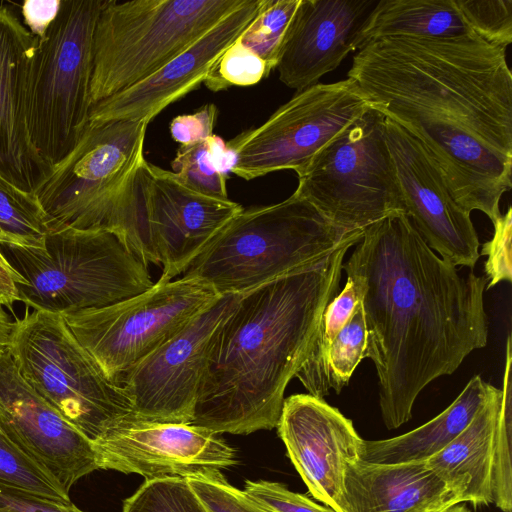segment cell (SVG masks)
<instances>
[{"mask_svg": "<svg viewBox=\"0 0 512 512\" xmlns=\"http://www.w3.org/2000/svg\"><path fill=\"white\" fill-rule=\"evenodd\" d=\"M342 270L363 307L383 422L396 429L430 382L487 344L488 279L439 257L402 211L366 227Z\"/></svg>", "mask_w": 512, "mask_h": 512, "instance_id": "2", "label": "cell"}, {"mask_svg": "<svg viewBox=\"0 0 512 512\" xmlns=\"http://www.w3.org/2000/svg\"><path fill=\"white\" fill-rule=\"evenodd\" d=\"M385 136L403 212L443 260L473 269L480 242L471 213L454 200L440 167L412 135L386 118Z\"/></svg>", "mask_w": 512, "mask_h": 512, "instance_id": "16", "label": "cell"}, {"mask_svg": "<svg viewBox=\"0 0 512 512\" xmlns=\"http://www.w3.org/2000/svg\"><path fill=\"white\" fill-rule=\"evenodd\" d=\"M59 5V0L44 2L26 1L22 7L25 26L27 25L34 35H41L55 17Z\"/></svg>", "mask_w": 512, "mask_h": 512, "instance_id": "41", "label": "cell"}, {"mask_svg": "<svg viewBox=\"0 0 512 512\" xmlns=\"http://www.w3.org/2000/svg\"><path fill=\"white\" fill-rule=\"evenodd\" d=\"M244 493L265 512H335L278 482L248 480Z\"/></svg>", "mask_w": 512, "mask_h": 512, "instance_id": "37", "label": "cell"}, {"mask_svg": "<svg viewBox=\"0 0 512 512\" xmlns=\"http://www.w3.org/2000/svg\"><path fill=\"white\" fill-rule=\"evenodd\" d=\"M0 425L68 493L98 470L93 442L25 381L7 347L0 349Z\"/></svg>", "mask_w": 512, "mask_h": 512, "instance_id": "18", "label": "cell"}, {"mask_svg": "<svg viewBox=\"0 0 512 512\" xmlns=\"http://www.w3.org/2000/svg\"><path fill=\"white\" fill-rule=\"evenodd\" d=\"M12 328L13 322L0 304V349L8 347Z\"/></svg>", "mask_w": 512, "mask_h": 512, "instance_id": "43", "label": "cell"}, {"mask_svg": "<svg viewBox=\"0 0 512 512\" xmlns=\"http://www.w3.org/2000/svg\"><path fill=\"white\" fill-rule=\"evenodd\" d=\"M25 280L19 301L34 310L66 314L102 308L153 286L148 266L114 233L64 227L50 230L43 249L0 244Z\"/></svg>", "mask_w": 512, "mask_h": 512, "instance_id": "6", "label": "cell"}, {"mask_svg": "<svg viewBox=\"0 0 512 512\" xmlns=\"http://www.w3.org/2000/svg\"><path fill=\"white\" fill-rule=\"evenodd\" d=\"M217 117L218 109L216 105L209 103L191 114L179 115L173 118L169 131L172 138L180 146L190 145L213 135Z\"/></svg>", "mask_w": 512, "mask_h": 512, "instance_id": "39", "label": "cell"}, {"mask_svg": "<svg viewBox=\"0 0 512 512\" xmlns=\"http://www.w3.org/2000/svg\"><path fill=\"white\" fill-rule=\"evenodd\" d=\"M0 509L7 512H84L72 502L59 503L1 482Z\"/></svg>", "mask_w": 512, "mask_h": 512, "instance_id": "40", "label": "cell"}, {"mask_svg": "<svg viewBox=\"0 0 512 512\" xmlns=\"http://www.w3.org/2000/svg\"><path fill=\"white\" fill-rule=\"evenodd\" d=\"M506 341L505 370L501 402L497 417L492 464V504L504 512L512 509V345Z\"/></svg>", "mask_w": 512, "mask_h": 512, "instance_id": "30", "label": "cell"}, {"mask_svg": "<svg viewBox=\"0 0 512 512\" xmlns=\"http://www.w3.org/2000/svg\"><path fill=\"white\" fill-rule=\"evenodd\" d=\"M475 34L454 0H380L357 36V49L387 37L453 38Z\"/></svg>", "mask_w": 512, "mask_h": 512, "instance_id": "25", "label": "cell"}, {"mask_svg": "<svg viewBox=\"0 0 512 512\" xmlns=\"http://www.w3.org/2000/svg\"><path fill=\"white\" fill-rule=\"evenodd\" d=\"M35 45L36 36L12 10L0 6V168L32 193L50 171L32 147L25 121L27 76Z\"/></svg>", "mask_w": 512, "mask_h": 512, "instance_id": "21", "label": "cell"}, {"mask_svg": "<svg viewBox=\"0 0 512 512\" xmlns=\"http://www.w3.org/2000/svg\"><path fill=\"white\" fill-rule=\"evenodd\" d=\"M300 0H266L236 43L265 63L277 68L281 52Z\"/></svg>", "mask_w": 512, "mask_h": 512, "instance_id": "29", "label": "cell"}, {"mask_svg": "<svg viewBox=\"0 0 512 512\" xmlns=\"http://www.w3.org/2000/svg\"><path fill=\"white\" fill-rule=\"evenodd\" d=\"M385 121L386 116L371 107L297 175L294 193L346 232L363 231L393 212H403Z\"/></svg>", "mask_w": 512, "mask_h": 512, "instance_id": "10", "label": "cell"}, {"mask_svg": "<svg viewBox=\"0 0 512 512\" xmlns=\"http://www.w3.org/2000/svg\"><path fill=\"white\" fill-rule=\"evenodd\" d=\"M359 302L355 286L347 278L342 291L326 306L309 353L295 375L308 394L324 399L330 393L328 350L337 334L353 316Z\"/></svg>", "mask_w": 512, "mask_h": 512, "instance_id": "26", "label": "cell"}, {"mask_svg": "<svg viewBox=\"0 0 512 512\" xmlns=\"http://www.w3.org/2000/svg\"><path fill=\"white\" fill-rule=\"evenodd\" d=\"M349 512H443L461 503L426 464H378L360 460L345 476Z\"/></svg>", "mask_w": 512, "mask_h": 512, "instance_id": "22", "label": "cell"}, {"mask_svg": "<svg viewBox=\"0 0 512 512\" xmlns=\"http://www.w3.org/2000/svg\"><path fill=\"white\" fill-rule=\"evenodd\" d=\"M24 282L0 250V304L12 310L14 303L19 301L17 285Z\"/></svg>", "mask_w": 512, "mask_h": 512, "instance_id": "42", "label": "cell"}, {"mask_svg": "<svg viewBox=\"0 0 512 512\" xmlns=\"http://www.w3.org/2000/svg\"><path fill=\"white\" fill-rule=\"evenodd\" d=\"M443 512H470L464 503L456 504Z\"/></svg>", "mask_w": 512, "mask_h": 512, "instance_id": "44", "label": "cell"}, {"mask_svg": "<svg viewBox=\"0 0 512 512\" xmlns=\"http://www.w3.org/2000/svg\"><path fill=\"white\" fill-rule=\"evenodd\" d=\"M7 348L25 381L92 442L134 415L123 389L106 377L62 315L33 310L17 319Z\"/></svg>", "mask_w": 512, "mask_h": 512, "instance_id": "9", "label": "cell"}, {"mask_svg": "<svg viewBox=\"0 0 512 512\" xmlns=\"http://www.w3.org/2000/svg\"><path fill=\"white\" fill-rule=\"evenodd\" d=\"M265 1L246 0L153 75L93 105L88 125L111 120L150 122L204 82L218 58L253 21Z\"/></svg>", "mask_w": 512, "mask_h": 512, "instance_id": "19", "label": "cell"}, {"mask_svg": "<svg viewBox=\"0 0 512 512\" xmlns=\"http://www.w3.org/2000/svg\"><path fill=\"white\" fill-rule=\"evenodd\" d=\"M93 446L98 469L139 474L146 480L186 479L236 464L235 451L208 429L134 415L107 429Z\"/></svg>", "mask_w": 512, "mask_h": 512, "instance_id": "15", "label": "cell"}, {"mask_svg": "<svg viewBox=\"0 0 512 512\" xmlns=\"http://www.w3.org/2000/svg\"><path fill=\"white\" fill-rule=\"evenodd\" d=\"M0 482L50 500L69 504V493L22 450L0 425Z\"/></svg>", "mask_w": 512, "mask_h": 512, "instance_id": "31", "label": "cell"}, {"mask_svg": "<svg viewBox=\"0 0 512 512\" xmlns=\"http://www.w3.org/2000/svg\"><path fill=\"white\" fill-rule=\"evenodd\" d=\"M471 30L485 41L507 47L512 42L511 0H454Z\"/></svg>", "mask_w": 512, "mask_h": 512, "instance_id": "34", "label": "cell"}, {"mask_svg": "<svg viewBox=\"0 0 512 512\" xmlns=\"http://www.w3.org/2000/svg\"><path fill=\"white\" fill-rule=\"evenodd\" d=\"M270 70L236 40L218 58L204 80L205 86L222 91L231 86H251L267 78Z\"/></svg>", "mask_w": 512, "mask_h": 512, "instance_id": "35", "label": "cell"}, {"mask_svg": "<svg viewBox=\"0 0 512 512\" xmlns=\"http://www.w3.org/2000/svg\"><path fill=\"white\" fill-rule=\"evenodd\" d=\"M277 429L312 497L335 512H349L346 471L361 460L364 444L352 421L322 398L295 394L284 399Z\"/></svg>", "mask_w": 512, "mask_h": 512, "instance_id": "17", "label": "cell"}, {"mask_svg": "<svg viewBox=\"0 0 512 512\" xmlns=\"http://www.w3.org/2000/svg\"><path fill=\"white\" fill-rule=\"evenodd\" d=\"M351 234L317 264L241 294L220 324L191 425L246 435L277 427L284 393L338 290Z\"/></svg>", "mask_w": 512, "mask_h": 512, "instance_id": "3", "label": "cell"}, {"mask_svg": "<svg viewBox=\"0 0 512 512\" xmlns=\"http://www.w3.org/2000/svg\"><path fill=\"white\" fill-rule=\"evenodd\" d=\"M219 295L206 283L163 278L148 290L114 304L62 314L76 340L106 377L121 379L167 342Z\"/></svg>", "mask_w": 512, "mask_h": 512, "instance_id": "11", "label": "cell"}, {"mask_svg": "<svg viewBox=\"0 0 512 512\" xmlns=\"http://www.w3.org/2000/svg\"><path fill=\"white\" fill-rule=\"evenodd\" d=\"M0 512H7L6 510L0 509Z\"/></svg>", "mask_w": 512, "mask_h": 512, "instance_id": "45", "label": "cell"}, {"mask_svg": "<svg viewBox=\"0 0 512 512\" xmlns=\"http://www.w3.org/2000/svg\"><path fill=\"white\" fill-rule=\"evenodd\" d=\"M494 233L491 240L483 243L480 256H487L484 262L485 277L488 279L486 289L496 284L512 281L511 265V231L512 210L508 208L504 215L493 225Z\"/></svg>", "mask_w": 512, "mask_h": 512, "instance_id": "38", "label": "cell"}, {"mask_svg": "<svg viewBox=\"0 0 512 512\" xmlns=\"http://www.w3.org/2000/svg\"><path fill=\"white\" fill-rule=\"evenodd\" d=\"M347 77L425 148L464 210L498 221L500 200L512 187L505 47L477 34L380 38L359 49Z\"/></svg>", "mask_w": 512, "mask_h": 512, "instance_id": "1", "label": "cell"}, {"mask_svg": "<svg viewBox=\"0 0 512 512\" xmlns=\"http://www.w3.org/2000/svg\"><path fill=\"white\" fill-rule=\"evenodd\" d=\"M246 0H105L93 36L91 107L153 75Z\"/></svg>", "mask_w": 512, "mask_h": 512, "instance_id": "8", "label": "cell"}, {"mask_svg": "<svg viewBox=\"0 0 512 512\" xmlns=\"http://www.w3.org/2000/svg\"><path fill=\"white\" fill-rule=\"evenodd\" d=\"M123 512H208L185 478L146 480L124 501Z\"/></svg>", "mask_w": 512, "mask_h": 512, "instance_id": "32", "label": "cell"}, {"mask_svg": "<svg viewBox=\"0 0 512 512\" xmlns=\"http://www.w3.org/2000/svg\"><path fill=\"white\" fill-rule=\"evenodd\" d=\"M105 0H65L36 36L25 99L29 141L51 168L77 145L89 124L93 36Z\"/></svg>", "mask_w": 512, "mask_h": 512, "instance_id": "7", "label": "cell"}, {"mask_svg": "<svg viewBox=\"0 0 512 512\" xmlns=\"http://www.w3.org/2000/svg\"><path fill=\"white\" fill-rule=\"evenodd\" d=\"M186 480L208 512H261L244 491L230 485L221 472Z\"/></svg>", "mask_w": 512, "mask_h": 512, "instance_id": "36", "label": "cell"}, {"mask_svg": "<svg viewBox=\"0 0 512 512\" xmlns=\"http://www.w3.org/2000/svg\"><path fill=\"white\" fill-rule=\"evenodd\" d=\"M354 232L334 226L293 193L276 204L243 208L182 275L219 296L240 295L317 264Z\"/></svg>", "mask_w": 512, "mask_h": 512, "instance_id": "4", "label": "cell"}, {"mask_svg": "<svg viewBox=\"0 0 512 512\" xmlns=\"http://www.w3.org/2000/svg\"><path fill=\"white\" fill-rule=\"evenodd\" d=\"M373 0H300L277 65L280 81L301 91L357 49Z\"/></svg>", "mask_w": 512, "mask_h": 512, "instance_id": "20", "label": "cell"}, {"mask_svg": "<svg viewBox=\"0 0 512 512\" xmlns=\"http://www.w3.org/2000/svg\"><path fill=\"white\" fill-rule=\"evenodd\" d=\"M501 389L495 388L469 425L426 464L461 503L492 504V464Z\"/></svg>", "mask_w": 512, "mask_h": 512, "instance_id": "23", "label": "cell"}, {"mask_svg": "<svg viewBox=\"0 0 512 512\" xmlns=\"http://www.w3.org/2000/svg\"><path fill=\"white\" fill-rule=\"evenodd\" d=\"M49 218L35 193L16 185L0 168V244L43 249Z\"/></svg>", "mask_w": 512, "mask_h": 512, "instance_id": "28", "label": "cell"}, {"mask_svg": "<svg viewBox=\"0 0 512 512\" xmlns=\"http://www.w3.org/2000/svg\"><path fill=\"white\" fill-rule=\"evenodd\" d=\"M240 295L219 296L121 379L136 418L191 423L216 332Z\"/></svg>", "mask_w": 512, "mask_h": 512, "instance_id": "14", "label": "cell"}, {"mask_svg": "<svg viewBox=\"0 0 512 512\" xmlns=\"http://www.w3.org/2000/svg\"><path fill=\"white\" fill-rule=\"evenodd\" d=\"M495 388L480 375L473 376L443 412L422 426L389 439L364 440L361 460L378 464L426 462L469 425Z\"/></svg>", "mask_w": 512, "mask_h": 512, "instance_id": "24", "label": "cell"}, {"mask_svg": "<svg viewBox=\"0 0 512 512\" xmlns=\"http://www.w3.org/2000/svg\"><path fill=\"white\" fill-rule=\"evenodd\" d=\"M234 165L232 152L218 135L180 146L171 162L172 172L187 187L201 194L229 199L228 172Z\"/></svg>", "mask_w": 512, "mask_h": 512, "instance_id": "27", "label": "cell"}, {"mask_svg": "<svg viewBox=\"0 0 512 512\" xmlns=\"http://www.w3.org/2000/svg\"><path fill=\"white\" fill-rule=\"evenodd\" d=\"M367 328L359 302L353 316L332 341L327 356L330 387L337 394L348 385L356 367L365 358Z\"/></svg>", "mask_w": 512, "mask_h": 512, "instance_id": "33", "label": "cell"}, {"mask_svg": "<svg viewBox=\"0 0 512 512\" xmlns=\"http://www.w3.org/2000/svg\"><path fill=\"white\" fill-rule=\"evenodd\" d=\"M371 107L350 78L297 91L263 124L226 142L234 158L231 173L244 180L281 170L298 175L328 142Z\"/></svg>", "mask_w": 512, "mask_h": 512, "instance_id": "12", "label": "cell"}, {"mask_svg": "<svg viewBox=\"0 0 512 512\" xmlns=\"http://www.w3.org/2000/svg\"><path fill=\"white\" fill-rule=\"evenodd\" d=\"M148 124L111 120L87 126L74 149L34 191L48 215L49 230L98 229L104 206L144 158Z\"/></svg>", "mask_w": 512, "mask_h": 512, "instance_id": "13", "label": "cell"}, {"mask_svg": "<svg viewBox=\"0 0 512 512\" xmlns=\"http://www.w3.org/2000/svg\"><path fill=\"white\" fill-rule=\"evenodd\" d=\"M257 506V505H256ZM258 507V506H257ZM260 509L261 512H265L264 510H262L260 507H258Z\"/></svg>", "mask_w": 512, "mask_h": 512, "instance_id": "46", "label": "cell"}, {"mask_svg": "<svg viewBox=\"0 0 512 512\" xmlns=\"http://www.w3.org/2000/svg\"><path fill=\"white\" fill-rule=\"evenodd\" d=\"M242 209L192 190L143 158L104 206L98 228L117 235L147 266H162L160 277L172 281Z\"/></svg>", "mask_w": 512, "mask_h": 512, "instance_id": "5", "label": "cell"}]
</instances>
